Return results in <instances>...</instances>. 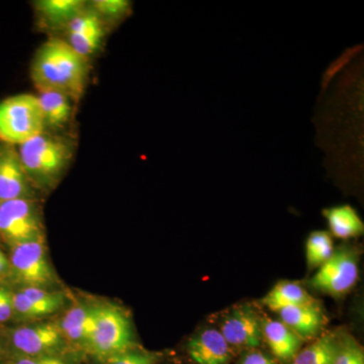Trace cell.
Masks as SVG:
<instances>
[{"label": "cell", "instance_id": "10", "mask_svg": "<svg viewBox=\"0 0 364 364\" xmlns=\"http://www.w3.org/2000/svg\"><path fill=\"white\" fill-rule=\"evenodd\" d=\"M104 21L92 9L85 7L66 26L67 43L81 56L88 59L100 49L105 36Z\"/></svg>", "mask_w": 364, "mask_h": 364}, {"label": "cell", "instance_id": "24", "mask_svg": "<svg viewBox=\"0 0 364 364\" xmlns=\"http://www.w3.org/2000/svg\"><path fill=\"white\" fill-rule=\"evenodd\" d=\"M80 352L71 351L59 355L36 356V358H20V356H9L6 364H79L80 363Z\"/></svg>", "mask_w": 364, "mask_h": 364}, {"label": "cell", "instance_id": "23", "mask_svg": "<svg viewBox=\"0 0 364 364\" xmlns=\"http://www.w3.org/2000/svg\"><path fill=\"white\" fill-rule=\"evenodd\" d=\"M333 364H364L363 346L348 333H338L336 353Z\"/></svg>", "mask_w": 364, "mask_h": 364}, {"label": "cell", "instance_id": "3", "mask_svg": "<svg viewBox=\"0 0 364 364\" xmlns=\"http://www.w3.org/2000/svg\"><path fill=\"white\" fill-rule=\"evenodd\" d=\"M135 349L130 320L119 308L97 305L95 330L85 354L105 363L124 352Z\"/></svg>", "mask_w": 364, "mask_h": 364}, {"label": "cell", "instance_id": "32", "mask_svg": "<svg viewBox=\"0 0 364 364\" xmlns=\"http://www.w3.org/2000/svg\"><path fill=\"white\" fill-rule=\"evenodd\" d=\"M4 146L0 145V156H1L2 152H4Z\"/></svg>", "mask_w": 364, "mask_h": 364}, {"label": "cell", "instance_id": "4", "mask_svg": "<svg viewBox=\"0 0 364 364\" xmlns=\"http://www.w3.org/2000/svg\"><path fill=\"white\" fill-rule=\"evenodd\" d=\"M45 131L38 97L23 93L0 102V140L9 146H21Z\"/></svg>", "mask_w": 364, "mask_h": 364}, {"label": "cell", "instance_id": "30", "mask_svg": "<svg viewBox=\"0 0 364 364\" xmlns=\"http://www.w3.org/2000/svg\"><path fill=\"white\" fill-rule=\"evenodd\" d=\"M9 267H11V265H9V259H7L6 255L2 253V251L0 250V274L6 272Z\"/></svg>", "mask_w": 364, "mask_h": 364}, {"label": "cell", "instance_id": "8", "mask_svg": "<svg viewBox=\"0 0 364 364\" xmlns=\"http://www.w3.org/2000/svg\"><path fill=\"white\" fill-rule=\"evenodd\" d=\"M43 240L38 239L13 246L9 265L23 287L44 289L54 282V273Z\"/></svg>", "mask_w": 364, "mask_h": 364}, {"label": "cell", "instance_id": "27", "mask_svg": "<svg viewBox=\"0 0 364 364\" xmlns=\"http://www.w3.org/2000/svg\"><path fill=\"white\" fill-rule=\"evenodd\" d=\"M157 361L156 354L132 349L121 355L109 359L105 364H156Z\"/></svg>", "mask_w": 364, "mask_h": 364}, {"label": "cell", "instance_id": "16", "mask_svg": "<svg viewBox=\"0 0 364 364\" xmlns=\"http://www.w3.org/2000/svg\"><path fill=\"white\" fill-rule=\"evenodd\" d=\"M261 303L269 310L277 313L289 306L311 305L318 301L298 282L282 280L270 289Z\"/></svg>", "mask_w": 364, "mask_h": 364}, {"label": "cell", "instance_id": "22", "mask_svg": "<svg viewBox=\"0 0 364 364\" xmlns=\"http://www.w3.org/2000/svg\"><path fill=\"white\" fill-rule=\"evenodd\" d=\"M21 291L35 303L46 317L56 313L65 304V296L59 291H48L41 287H23Z\"/></svg>", "mask_w": 364, "mask_h": 364}, {"label": "cell", "instance_id": "12", "mask_svg": "<svg viewBox=\"0 0 364 364\" xmlns=\"http://www.w3.org/2000/svg\"><path fill=\"white\" fill-rule=\"evenodd\" d=\"M97 311V305L79 304L69 309L60 320V330L72 350L85 353L95 330Z\"/></svg>", "mask_w": 364, "mask_h": 364}, {"label": "cell", "instance_id": "9", "mask_svg": "<svg viewBox=\"0 0 364 364\" xmlns=\"http://www.w3.org/2000/svg\"><path fill=\"white\" fill-rule=\"evenodd\" d=\"M220 332L231 347L255 349L262 341V320L248 305L235 306L220 321Z\"/></svg>", "mask_w": 364, "mask_h": 364}, {"label": "cell", "instance_id": "29", "mask_svg": "<svg viewBox=\"0 0 364 364\" xmlns=\"http://www.w3.org/2000/svg\"><path fill=\"white\" fill-rule=\"evenodd\" d=\"M240 364H277V363L262 352L252 350L243 356Z\"/></svg>", "mask_w": 364, "mask_h": 364}, {"label": "cell", "instance_id": "13", "mask_svg": "<svg viewBox=\"0 0 364 364\" xmlns=\"http://www.w3.org/2000/svg\"><path fill=\"white\" fill-rule=\"evenodd\" d=\"M188 353L196 364H227L232 358L231 346L215 328H207L191 337Z\"/></svg>", "mask_w": 364, "mask_h": 364}, {"label": "cell", "instance_id": "15", "mask_svg": "<svg viewBox=\"0 0 364 364\" xmlns=\"http://www.w3.org/2000/svg\"><path fill=\"white\" fill-rule=\"evenodd\" d=\"M262 336L273 355L284 363L293 361L304 343V339L282 321L272 318L262 320Z\"/></svg>", "mask_w": 364, "mask_h": 364}, {"label": "cell", "instance_id": "1", "mask_svg": "<svg viewBox=\"0 0 364 364\" xmlns=\"http://www.w3.org/2000/svg\"><path fill=\"white\" fill-rule=\"evenodd\" d=\"M88 73V59L74 51L66 41L57 38L41 46L31 67L38 91H59L73 102H78L85 93Z\"/></svg>", "mask_w": 364, "mask_h": 364}, {"label": "cell", "instance_id": "31", "mask_svg": "<svg viewBox=\"0 0 364 364\" xmlns=\"http://www.w3.org/2000/svg\"><path fill=\"white\" fill-rule=\"evenodd\" d=\"M9 356L6 347H4V343L0 341V364H6Z\"/></svg>", "mask_w": 364, "mask_h": 364}, {"label": "cell", "instance_id": "7", "mask_svg": "<svg viewBox=\"0 0 364 364\" xmlns=\"http://www.w3.org/2000/svg\"><path fill=\"white\" fill-rule=\"evenodd\" d=\"M0 235L11 247L43 239V224L33 198L0 202Z\"/></svg>", "mask_w": 364, "mask_h": 364}, {"label": "cell", "instance_id": "26", "mask_svg": "<svg viewBox=\"0 0 364 364\" xmlns=\"http://www.w3.org/2000/svg\"><path fill=\"white\" fill-rule=\"evenodd\" d=\"M14 314L28 320L46 318L45 314L21 291L13 293Z\"/></svg>", "mask_w": 364, "mask_h": 364}, {"label": "cell", "instance_id": "2", "mask_svg": "<svg viewBox=\"0 0 364 364\" xmlns=\"http://www.w3.org/2000/svg\"><path fill=\"white\" fill-rule=\"evenodd\" d=\"M18 155L33 186L50 188L59 181L74 156L73 144L63 136L45 131L21 144Z\"/></svg>", "mask_w": 364, "mask_h": 364}, {"label": "cell", "instance_id": "21", "mask_svg": "<svg viewBox=\"0 0 364 364\" xmlns=\"http://www.w3.org/2000/svg\"><path fill=\"white\" fill-rule=\"evenodd\" d=\"M334 252L331 235L326 231H315L306 242V258L309 269L318 268Z\"/></svg>", "mask_w": 364, "mask_h": 364}, {"label": "cell", "instance_id": "18", "mask_svg": "<svg viewBox=\"0 0 364 364\" xmlns=\"http://www.w3.org/2000/svg\"><path fill=\"white\" fill-rule=\"evenodd\" d=\"M39 102L44 116L46 128L58 130L65 126L72 117L73 100L59 91H39Z\"/></svg>", "mask_w": 364, "mask_h": 364}, {"label": "cell", "instance_id": "25", "mask_svg": "<svg viewBox=\"0 0 364 364\" xmlns=\"http://www.w3.org/2000/svg\"><path fill=\"white\" fill-rule=\"evenodd\" d=\"M91 6L102 21H114L128 13L131 2L127 0H95Z\"/></svg>", "mask_w": 364, "mask_h": 364}, {"label": "cell", "instance_id": "6", "mask_svg": "<svg viewBox=\"0 0 364 364\" xmlns=\"http://www.w3.org/2000/svg\"><path fill=\"white\" fill-rule=\"evenodd\" d=\"M359 253L353 247L342 246L318 268L309 280L315 291L339 298L353 289L359 277Z\"/></svg>", "mask_w": 364, "mask_h": 364}, {"label": "cell", "instance_id": "5", "mask_svg": "<svg viewBox=\"0 0 364 364\" xmlns=\"http://www.w3.org/2000/svg\"><path fill=\"white\" fill-rule=\"evenodd\" d=\"M9 356L36 358L59 355L73 351L67 344L58 323L21 326L7 333L2 342Z\"/></svg>", "mask_w": 364, "mask_h": 364}, {"label": "cell", "instance_id": "19", "mask_svg": "<svg viewBox=\"0 0 364 364\" xmlns=\"http://www.w3.org/2000/svg\"><path fill=\"white\" fill-rule=\"evenodd\" d=\"M85 7L82 0H41L37 4L43 21L51 28H66Z\"/></svg>", "mask_w": 364, "mask_h": 364}, {"label": "cell", "instance_id": "20", "mask_svg": "<svg viewBox=\"0 0 364 364\" xmlns=\"http://www.w3.org/2000/svg\"><path fill=\"white\" fill-rule=\"evenodd\" d=\"M338 333H325L296 354L291 364H333Z\"/></svg>", "mask_w": 364, "mask_h": 364}, {"label": "cell", "instance_id": "14", "mask_svg": "<svg viewBox=\"0 0 364 364\" xmlns=\"http://www.w3.org/2000/svg\"><path fill=\"white\" fill-rule=\"evenodd\" d=\"M277 314L280 321L304 340L318 336L326 321L318 303L289 306Z\"/></svg>", "mask_w": 364, "mask_h": 364}, {"label": "cell", "instance_id": "28", "mask_svg": "<svg viewBox=\"0 0 364 364\" xmlns=\"http://www.w3.org/2000/svg\"><path fill=\"white\" fill-rule=\"evenodd\" d=\"M14 315L13 293L0 286V324L6 322Z\"/></svg>", "mask_w": 364, "mask_h": 364}, {"label": "cell", "instance_id": "11", "mask_svg": "<svg viewBox=\"0 0 364 364\" xmlns=\"http://www.w3.org/2000/svg\"><path fill=\"white\" fill-rule=\"evenodd\" d=\"M33 196V186L23 169L18 150L14 146H6L0 156V202Z\"/></svg>", "mask_w": 364, "mask_h": 364}, {"label": "cell", "instance_id": "17", "mask_svg": "<svg viewBox=\"0 0 364 364\" xmlns=\"http://www.w3.org/2000/svg\"><path fill=\"white\" fill-rule=\"evenodd\" d=\"M333 236L339 239H350L361 236L364 224L358 212L351 205H342L323 210Z\"/></svg>", "mask_w": 364, "mask_h": 364}]
</instances>
